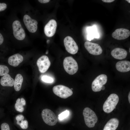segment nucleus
Masks as SVG:
<instances>
[{
  "mask_svg": "<svg viewBox=\"0 0 130 130\" xmlns=\"http://www.w3.org/2000/svg\"><path fill=\"white\" fill-rule=\"evenodd\" d=\"M107 80V77L105 74H101L98 76L93 81L91 85L92 91L95 92L101 90L102 86L105 84Z\"/></svg>",
  "mask_w": 130,
  "mask_h": 130,
  "instance_id": "nucleus-7",
  "label": "nucleus"
},
{
  "mask_svg": "<svg viewBox=\"0 0 130 130\" xmlns=\"http://www.w3.org/2000/svg\"><path fill=\"white\" fill-rule=\"evenodd\" d=\"M69 111L66 110L58 115L59 119L60 120H62L66 118L69 116Z\"/></svg>",
  "mask_w": 130,
  "mask_h": 130,
  "instance_id": "nucleus-23",
  "label": "nucleus"
},
{
  "mask_svg": "<svg viewBox=\"0 0 130 130\" xmlns=\"http://www.w3.org/2000/svg\"><path fill=\"white\" fill-rule=\"evenodd\" d=\"M41 115L44 122L49 125H54L57 122V119L55 114L49 109H43Z\"/></svg>",
  "mask_w": 130,
  "mask_h": 130,
  "instance_id": "nucleus-4",
  "label": "nucleus"
},
{
  "mask_svg": "<svg viewBox=\"0 0 130 130\" xmlns=\"http://www.w3.org/2000/svg\"><path fill=\"white\" fill-rule=\"evenodd\" d=\"M23 81V78L20 74H17L15 77L14 84V88L16 91H19L20 90Z\"/></svg>",
  "mask_w": 130,
  "mask_h": 130,
  "instance_id": "nucleus-19",
  "label": "nucleus"
},
{
  "mask_svg": "<svg viewBox=\"0 0 130 130\" xmlns=\"http://www.w3.org/2000/svg\"><path fill=\"white\" fill-rule=\"evenodd\" d=\"M119 123L118 120L116 118L110 119L104 126L103 130H116Z\"/></svg>",
  "mask_w": 130,
  "mask_h": 130,
  "instance_id": "nucleus-17",
  "label": "nucleus"
},
{
  "mask_svg": "<svg viewBox=\"0 0 130 130\" xmlns=\"http://www.w3.org/2000/svg\"><path fill=\"white\" fill-rule=\"evenodd\" d=\"M64 69L68 74L72 75L75 74L78 69V63L72 57H67L64 59L63 62Z\"/></svg>",
  "mask_w": 130,
  "mask_h": 130,
  "instance_id": "nucleus-3",
  "label": "nucleus"
},
{
  "mask_svg": "<svg viewBox=\"0 0 130 130\" xmlns=\"http://www.w3.org/2000/svg\"><path fill=\"white\" fill-rule=\"evenodd\" d=\"M83 115L86 126L90 128L94 127L98 120L95 112L89 108L86 107L83 110Z\"/></svg>",
  "mask_w": 130,
  "mask_h": 130,
  "instance_id": "nucleus-1",
  "label": "nucleus"
},
{
  "mask_svg": "<svg viewBox=\"0 0 130 130\" xmlns=\"http://www.w3.org/2000/svg\"><path fill=\"white\" fill-rule=\"evenodd\" d=\"M50 0H39L38 1L40 3H45L49 2Z\"/></svg>",
  "mask_w": 130,
  "mask_h": 130,
  "instance_id": "nucleus-28",
  "label": "nucleus"
},
{
  "mask_svg": "<svg viewBox=\"0 0 130 130\" xmlns=\"http://www.w3.org/2000/svg\"><path fill=\"white\" fill-rule=\"evenodd\" d=\"M85 47L91 54L98 55L101 54L103 50L101 46L98 44L87 41L84 43Z\"/></svg>",
  "mask_w": 130,
  "mask_h": 130,
  "instance_id": "nucleus-9",
  "label": "nucleus"
},
{
  "mask_svg": "<svg viewBox=\"0 0 130 130\" xmlns=\"http://www.w3.org/2000/svg\"><path fill=\"white\" fill-rule=\"evenodd\" d=\"M130 48H129V52H130Z\"/></svg>",
  "mask_w": 130,
  "mask_h": 130,
  "instance_id": "nucleus-35",
  "label": "nucleus"
},
{
  "mask_svg": "<svg viewBox=\"0 0 130 130\" xmlns=\"http://www.w3.org/2000/svg\"><path fill=\"white\" fill-rule=\"evenodd\" d=\"M14 80L9 74H6L1 78L0 83L3 86L12 87L14 85Z\"/></svg>",
  "mask_w": 130,
  "mask_h": 130,
  "instance_id": "nucleus-18",
  "label": "nucleus"
},
{
  "mask_svg": "<svg viewBox=\"0 0 130 130\" xmlns=\"http://www.w3.org/2000/svg\"><path fill=\"white\" fill-rule=\"evenodd\" d=\"M111 53L112 56L115 58L119 60L125 58L127 54L126 50L120 48L114 49L111 51Z\"/></svg>",
  "mask_w": 130,
  "mask_h": 130,
  "instance_id": "nucleus-14",
  "label": "nucleus"
},
{
  "mask_svg": "<svg viewBox=\"0 0 130 130\" xmlns=\"http://www.w3.org/2000/svg\"><path fill=\"white\" fill-rule=\"evenodd\" d=\"M105 89V87L103 85L101 88V90H104Z\"/></svg>",
  "mask_w": 130,
  "mask_h": 130,
  "instance_id": "nucleus-32",
  "label": "nucleus"
},
{
  "mask_svg": "<svg viewBox=\"0 0 130 130\" xmlns=\"http://www.w3.org/2000/svg\"><path fill=\"white\" fill-rule=\"evenodd\" d=\"M126 0L127 1V2H128L129 3H130V0Z\"/></svg>",
  "mask_w": 130,
  "mask_h": 130,
  "instance_id": "nucleus-33",
  "label": "nucleus"
},
{
  "mask_svg": "<svg viewBox=\"0 0 130 130\" xmlns=\"http://www.w3.org/2000/svg\"><path fill=\"white\" fill-rule=\"evenodd\" d=\"M57 26V23L55 20H50L44 28V31L46 35L49 37L53 36L55 33Z\"/></svg>",
  "mask_w": 130,
  "mask_h": 130,
  "instance_id": "nucleus-12",
  "label": "nucleus"
},
{
  "mask_svg": "<svg viewBox=\"0 0 130 130\" xmlns=\"http://www.w3.org/2000/svg\"><path fill=\"white\" fill-rule=\"evenodd\" d=\"M21 128L23 129H26L28 127V122L27 120H22L18 124Z\"/></svg>",
  "mask_w": 130,
  "mask_h": 130,
  "instance_id": "nucleus-24",
  "label": "nucleus"
},
{
  "mask_svg": "<svg viewBox=\"0 0 130 130\" xmlns=\"http://www.w3.org/2000/svg\"><path fill=\"white\" fill-rule=\"evenodd\" d=\"M26 104V102L24 98H18L16 101L14 107L17 111L20 112H22L24 110L23 106L25 105Z\"/></svg>",
  "mask_w": 130,
  "mask_h": 130,
  "instance_id": "nucleus-20",
  "label": "nucleus"
},
{
  "mask_svg": "<svg viewBox=\"0 0 130 130\" xmlns=\"http://www.w3.org/2000/svg\"><path fill=\"white\" fill-rule=\"evenodd\" d=\"M119 98L116 94H110L104 103L103 109L104 111L107 113L111 112L115 109L118 103Z\"/></svg>",
  "mask_w": 130,
  "mask_h": 130,
  "instance_id": "nucleus-2",
  "label": "nucleus"
},
{
  "mask_svg": "<svg viewBox=\"0 0 130 130\" xmlns=\"http://www.w3.org/2000/svg\"><path fill=\"white\" fill-rule=\"evenodd\" d=\"M71 90H73V89L72 88L71 89Z\"/></svg>",
  "mask_w": 130,
  "mask_h": 130,
  "instance_id": "nucleus-34",
  "label": "nucleus"
},
{
  "mask_svg": "<svg viewBox=\"0 0 130 130\" xmlns=\"http://www.w3.org/2000/svg\"><path fill=\"white\" fill-rule=\"evenodd\" d=\"M7 8V5L5 3H0V12L5 10Z\"/></svg>",
  "mask_w": 130,
  "mask_h": 130,
  "instance_id": "nucleus-27",
  "label": "nucleus"
},
{
  "mask_svg": "<svg viewBox=\"0 0 130 130\" xmlns=\"http://www.w3.org/2000/svg\"><path fill=\"white\" fill-rule=\"evenodd\" d=\"M130 35V31L128 29L120 28L116 29L112 34L114 38L118 40L125 39Z\"/></svg>",
  "mask_w": 130,
  "mask_h": 130,
  "instance_id": "nucleus-13",
  "label": "nucleus"
},
{
  "mask_svg": "<svg viewBox=\"0 0 130 130\" xmlns=\"http://www.w3.org/2000/svg\"><path fill=\"white\" fill-rule=\"evenodd\" d=\"M41 79L43 81L46 83H52L54 81V79L53 78L47 75L42 76Z\"/></svg>",
  "mask_w": 130,
  "mask_h": 130,
  "instance_id": "nucleus-22",
  "label": "nucleus"
},
{
  "mask_svg": "<svg viewBox=\"0 0 130 130\" xmlns=\"http://www.w3.org/2000/svg\"><path fill=\"white\" fill-rule=\"evenodd\" d=\"M9 68L6 66L0 65V76H3L7 74L9 72Z\"/></svg>",
  "mask_w": 130,
  "mask_h": 130,
  "instance_id": "nucleus-21",
  "label": "nucleus"
},
{
  "mask_svg": "<svg viewBox=\"0 0 130 130\" xmlns=\"http://www.w3.org/2000/svg\"><path fill=\"white\" fill-rule=\"evenodd\" d=\"M64 44L65 49L69 53L74 54L78 50V47L73 39L70 36L66 37L64 40Z\"/></svg>",
  "mask_w": 130,
  "mask_h": 130,
  "instance_id": "nucleus-6",
  "label": "nucleus"
},
{
  "mask_svg": "<svg viewBox=\"0 0 130 130\" xmlns=\"http://www.w3.org/2000/svg\"><path fill=\"white\" fill-rule=\"evenodd\" d=\"M23 60V58L21 54L17 53L10 56L8 59L9 64L13 66H18Z\"/></svg>",
  "mask_w": 130,
  "mask_h": 130,
  "instance_id": "nucleus-16",
  "label": "nucleus"
},
{
  "mask_svg": "<svg viewBox=\"0 0 130 130\" xmlns=\"http://www.w3.org/2000/svg\"><path fill=\"white\" fill-rule=\"evenodd\" d=\"M23 21L28 30L31 33L36 32L38 28V22L34 19L31 18L28 15H25L24 16Z\"/></svg>",
  "mask_w": 130,
  "mask_h": 130,
  "instance_id": "nucleus-11",
  "label": "nucleus"
},
{
  "mask_svg": "<svg viewBox=\"0 0 130 130\" xmlns=\"http://www.w3.org/2000/svg\"><path fill=\"white\" fill-rule=\"evenodd\" d=\"M12 27L14 37L19 40L24 39L25 37L26 34L20 21L17 20L14 21L13 23Z\"/></svg>",
  "mask_w": 130,
  "mask_h": 130,
  "instance_id": "nucleus-8",
  "label": "nucleus"
},
{
  "mask_svg": "<svg viewBox=\"0 0 130 130\" xmlns=\"http://www.w3.org/2000/svg\"><path fill=\"white\" fill-rule=\"evenodd\" d=\"M114 0H102V1L105 2L111 3L114 1Z\"/></svg>",
  "mask_w": 130,
  "mask_h": 130,
  "instance_id": "nucleus-30",
  "label": "nucleus"
},
{
  "mask_svg": "<svg viewBox=\"0 0 130 130\" xmlns=\"http://www.w3.org/2000/svg\"><path fill=\"white\" fill-rule=\"evenodd\" d=\"M54 93L59 97L64 99L66 98L73 94L72 90L65 86L59 85L54 86L52 89Z\"/></svg>",
  "mask_w": 130,
  "mask_h": 130,
  "instance_id": "nucleus-5",
  "label": "nucleus"
},
{
  "mask_svg": "<svg viewBox=\"0 0 130 130\" xmlns=\"http://www.w3.org/2000/svg\"><path fill=\"white\" fill-rule=\"evenodd\" d=\"M130 92L128 96V99L129 103H130Z\"/></svg>",
  "mask_w": 130,
  "mask_h": 130,
  "instance_id": "nucleus-31",
  "label": "nucleus"
},
{
  "mask_svg": "<svg viewBox=\"0 0 130 130\" xmlns=\"http://www.w3.org/2000/svg\"><path fill=\"white\" fill-rule=\"evenodd\" d=\"M4 41V38L3 36L1 33H0V45H1Z\"/></svg>",
  "mask_w": 130,
  "mask_h": 130,
  "instance_id": "nucleus-29",
  "label": "nucleus"
},
{
  "mask_svg": "<svg viewBox=\"0 0 130 130\" xmlns=\"http://www.w3.org/2000/svg\"><path fill=\"white\" fill-rule=\"evenodd\" d=\"M1 130H10L9 126L7 123H3L1 125Z\"/></svg>",
  "mask_w": 130,
  "mask_h": 130,
  "instance_id": "nucleus-25",
  "label": "nucleus"
},
{
  "mask_svg": "<svg viewBox=\"0 0 130 130\" xmlns=\"http://www.w3.org/2000/svg\"><path fill=\"white\" fill-rule=\"evenodd\" d=\"M117 70L121 72H127L130 70V62L126 60L118 62L116 65Z\"/></svg>",
  "mask_w": 130,
  "mask_h": 130,
  "instance_id": "nucleus-15",
  "label": "nucleus"
},
{
  "mask_svg": "<svg viewBox=\"0 0 130 130\" xmlns=\"http://www.w3.org/2000/svg\"><path fill=\"white\" fill-rule=\"evenodd\" d=\"M37 65L39 72L41 73L45 72L49 67L51 62L48 57L43 55L39 58L37 62Z\"/></svg>",
  "mask_w": 130,
  "mask_h": 130,
  "instance_id": "nucleus-10",
  "label": "nucleus"
},
{
  "mask_svg": "<svg viewBox=\"0 0 130 130\" xmlns=\"http://www.w3.org/2000/svg\"><path fill=\"white\" fill-rule=\"evenodd\" d=\"M24 118V117L23 115H18L16 117V119L17 121V123H19L20 121L21 122L23 120Z\"/></svg>",
  "mask_w": 130,
  "mask_h": 130,
  "instance_id": "nucleus-26",
  "label": "nucleus"
}]
</instances>
